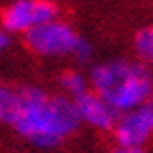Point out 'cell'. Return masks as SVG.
I'll return each mask as SVG.
<instances>
[{"instance_id":"6da1fadb","label":"cell","mask_w":153,"mask_h":153,"mask_svg":"<svg viewBox=\"0 0 153 153\" xmlns=\"http://www.w3.org/2000/svg\"><path fill=\"white\" fill-rule=\"evenodd\" d=\"M10 129L24 143L48 151L67 143L81 129L76 103L42 85H18V101Z\"/></svg>"},{"instance_id":"7a4b0ae2","label":"cell","mask_w":153,"mask_h":153,"mask_svg":"<svg viewBox=\"0 0 153 153\" xmlns=\"http://www.w3.org/2000/svg\"><path fill=\"white\" fill-rule=\"evenodd\" d=\"M91 91L107 101L117 113L147 105L153 95V69L131 59H107L89 69Z\"/></svg>"},{"instance_id":"3957f363","label":"cell","mask_w":153,"mask_h":153,"mask_svg":"<svg viewBox=\"0 0 153 153\" xmlns=\"http://www.w3.org/2000/svg\"><path fill=\"white\" fill-rule=\"evenodd\" d=\"M79 40H81V34L65 18H54L22 36L26 51L42 61L73 59Z\"/></svg>"},{"instance_id":"277c9868","label":"cell","mask_w":153,"mask_h":153,"mask_svg":"<svg viewBox=\"0 0 153 153\" xmlns=\"http://www.w3.org/2000/svg\"><path fill=\"white\" fill-rule=\"evenodd\" d=\"M54 18H61L54 0H10L0 10V28L10 36H26Z\"/></svg>"},{"instance_id":"5b68a950","label":"cell","mask_w":153,"mask_h":153,"mask_svg":"<svg viewBox=\"0 0 153 153\" xmlns=\"http://www.w3.org/2000/svg\"><path fill=\"white\" fill-rule=\"evenodd\" d=\"M111 135L115 139V145L145 147L153 139V121L147 107L143 105L139 109L121 113L115 121Z\"/></svg>"},{"instance_id":"8992f818","label":"cell","mask_w":153,"mask_h":153,"mask_svg":"<svg viewBox=\"0 0 153 153\" xmlns=\"http://www.w3.org/2000/svg\"><path fill=\"white\" fill-rule=\"evenodd\" d=\"M75 103H76V111H79L81 125L91 127L93 131H99V133H111L113 131L119 113L103 97H99L97 93L89 91L81 99H76Z\"/></svg>"},{"instance_id":"52a82bcc","label":"cell","mask_w":153,"mask_h":153,"mask_svg":"<svg viewBox=\"0 0 153 153\" xmlns=\"http://www.w3.org/2000/svg\"><path fill=\"white\" fill-rule=\"evenodd\" d=\"M91 91V85H89V75L75 67V69H67L62 71L59 76V93L69 97V99L76 101L81 99L83 95Z\"/></svg>"},{"instance_id":"ba28073f","label":"cell","mask_w":153,"mask_h":153,"mask_svg":"<svg viewBox=\"0 0 153 153\" xmlns=\"http://www.w3.org/2000/svg\"><path fill=\"white\" fill-rule=\"evenodd\" d=\"M133 54L135 61L153 69V22L141 26L133 36Z\"/></svg>"},{"instance_id":"9c48e42d","label":"cell","mask_w":153,"mask_h":153,"mask_svg":"<svg viewBox=\"0 0 153 153\" xmlns=\"http://www.w3.org/2000/svg\"><path fill=\"white\" fill-rule=\"evenodd\" d=\"M18 101V87L0 83V125L8 127Z\"/></svg>"},{"instance_id":"30bf717a","label":"cell","mask_w":153,"mask_h":153,"mask_svg":"<svg viewBox=\"0 0 153 153\" xmlns=\"http://www.w3.org/2000/svg\"><path fill=\"white\" fill-rule=\"evenodd\" d=\"M71 61H75L76 67H93V61H95V46H93V42H89L87 38L81 36Z\"/></svg>"},{"instance_id":"8fae6325","label":"cell","mask_w":153,"mask_h":153,"mask_svg":"<svg viewBox=\"0 0 153 153\" xmlns=\"http://www.w3.org/2000/svg\"><path fill=\"white\" fill-rule=\"evenodd\" d=\"M109 153H147L145 147H125V145H113Z\"/></svg>"},{"instance_id":"7c38bea8","label":"cell","mask_w":153,"mask_h":153,"mask_svg":"<svg viewBox=\"0 0 153 153\" xmlns=\"http://www.w3.org/2000/svg\"><path fill=\"white\" fill-rule=\"evenodd\" d=\"M8 46H10V34H6V32L0 28V54L4 53Z\"/></svg>"},{"instance_id":"4fadbf2b","label":"cell","mask_w":153,"mask_h":153,"mask_svg":"<svg viewBox=\"0 0 153 153\" xmlns=\"http://www.w3.org/2000/svg\"><path fill=\"white\" fill-rule=\"evenodd\" d=\"M145 107H147V111H149V115H151V121H153V95H151V99L147 101Z\"/></svg>"}]
</instances>
